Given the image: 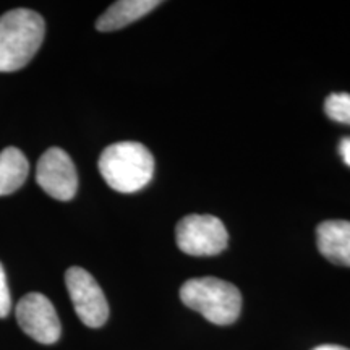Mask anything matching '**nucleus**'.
<instances>
[{
	"label": "nucleus",
	"mask_w": 350,
	"mask_h": 350,
	"mask_svg": "<svg viewBox=\"0 0 350 350\" xmlns=\"http://www.w3.org/2000/svg\"><path fill=\"white\" fill-rule=\"evenodd\" d=\"M12 310V297H10V288L7 284V275L3 271L2 262H0V318L8 317Z\"/></svg>",
	"instance_id": "f8f14e48"
},
{
	"label": "nucleus",
	"mask_w": 350,
	"mask_h": 350,
	"mask_svg": "<svg viewBox=\"0 0 350 350\" xmlns=\"http://www.w3.org/2000/svg\"><path fill=\"white\" fill-rule=\"evenodd\" d=\"M313 350H350L345 349L342 345H332V344H325V345H319V347L313 349Z\"/></svg>",
	"instance_id": "4468645a"
},
{
	"label": "nucleus",
	"mask_w": 350,
	"mask_h": 350,
	"mask_svg": "<svg viewBox=\"0 0 350 350\" xmlns=\"http://www.w3.org/2000/svg\"><path fill=\"white\" fill-rule=\"evenodd\" d=\"M73 308L88 327H100L109 318V305L103 288L96 279L80 266H73L65 273Z\"/></svg>",
	"instance_id": "39448f33"
},
{
	"label": "nucleus",
	"mask_w": 350,
	"mask_h": 350,
	"mask_svg": "<svg viewBox=\"0 0 350 350\" xmlns=\"http://www.w3.org/2000/svg\"><path fill=\"white\" fill-rule=\"evenodd\" d=\"M161 2L157 0H119L112 3L103 15L96 21V29L103 33L122 29L130 23L143 18L146 13L159 7Z\"/></svg>",
	"instance_id": "1a4fd4ad"
},
{
	"label": "nucleus",
	"mask_w": 350,
	"mask_h": 350,
	"mask_svg": "<svg viewBox=\"0 0 350 350\" xmlns=\"http://www.w3.org/2000/svg\"><path fill=\"white\" fill-rule=\"evenodd\" d=\"M177 247L190 256H214L227 248L224 222L211 214H190L175 227Z\"/></svg>",
	"instance_id": "20e7f679"
},
{
	"label": "nucleus",
	"mask_w": 350,
	"mask_h": 350,
	"mask_svg": "<svg viewBox=\"0 0 350 350\" xmlns=\"http://www.w3.org/2000/svg\"><path fill=\"white\" fill-rule=\"evenodd\" d=\"M44 33L42 16L28 8H15L0 16V72H16L31 62Z\"/></svg>",
	"instance_id": "f257e3e1"
},
{
	"label": "nucleus",
	"mask_w": 350,
	"mask_h": 350,
	"mask_svg": "<svg viewBox=\"0 0 350 350\" xmlns=\"http://www.w3.org/2000/svg\"><path fill=\"white\" fill-rule=\"evenodd\" d=\"M36 182L52 198L72 200L78 190V174L72 157L60 148H49L38 163Z\"/></svg>",
	"instance_id": "0eeeda50"
},
{
	"label": "nucleus",
	"mask_w": 350,
	"mask_h": 350,
	"mask_svg": "<svg viewBox=\"0 0 350 350\" xmlns=\"http://www.w3.org/2000/svg\"><path fill=\"white\" fill-rule=\"evenodd\" d=\"M180 299L188 308L201 313L217 326L235 323L242 310V294L239 288L217 278L188 279L180 288Z\"/></svg>",
	"instance_id": "7ed1b4c3"
},
{
	"label": "nucleus",
	"mask_w": 350,
	"mask_h": 350,
	"mask_svg": "<svg viewBox=\"0 0 350 350\" xmlns=\"http://www.w3.org/2000/svg\"><path fill=\"white\" fill-rule=\"evenodd\" d=\"M339 152H340V156H342L344 163L347 164L349 167H350V137L344 138L342 142H340V144H339Z\"/></svg>",
	"instance_id": "ddd939ff"
},
{
	"label": "nucleus",
	"mask_w": 350,
	"mask_h": 350,
	"mask_svg": "<svg viewBox=\"0 0 350 350\" xmlns=\"http://www.w3.org/2000/svg\"><path fill=\"white\" fill-rule=\"evenodd\" d=\"M29 163L18 148H5L0 152V196L10 195L26 182Z\"/></svg>",
	"instance_id": "9d476101"
},
{
	"label": "nucleus",
	"mask_w": 350,
	"mask_h": 350,
	"mask_svg": "<svg viewBox=\"0 0 350 350\" xmlns=\"http://www.w3.org/2000/svg\"><path fill=\"white\" fill-rule=\"evenodd\" d=\"M318 250L326 260L350 268V221H325L317 229Z\"/></svg>",
	"instance_id": "6e6552de"
},
{
	"label": "nucleus",
	"mask_w": 350,
	"mask_h": 350,
	"mask_svg": "<svg viewBox=\"0 0 350 350\" xmlns=\"http://www.w3.org/2000/svg\"><path fill=\"white\" fill-rule=\"evenodd\" d=\"M98 165L107 185L120 193L142 190L154 175V157L146 146L137 142H120L107 146Z\"/></svg>",
	"instance_id": "f03ea898"
},
{
	"label": "nucleus",
	"mask_w": 350,
	"mask_h": 350,
	"mask_svg": "<svg viewBox=\"0 0 350 350\" xmlns=\"http://www.w3.org/2000/svg\"><path fill=\"white\" fill-rule=\"evenodd\" d=\"M16 321L25 334L39 344H55L62 334L59 314L52 301L39 292L25 295L16 305Z\"/></svg>",
	"instance_id": "423d86ee"
},
{
	"label": "nucleus",
	"mask_w": 350,
	"mask_h": 350,
	"mask_svg": "<svg viewBox=\"0 0 350 350\" xmlns=\"http://www.w3.org/2000/svg\"><path fill=\"white\" fill-rule=\"evenodd\" d=\"M325 112L331 120L350 125V94L332 93L325 100Z\"/></svg>",
	"instance_id": "9b49d317"
}]
</instances>
